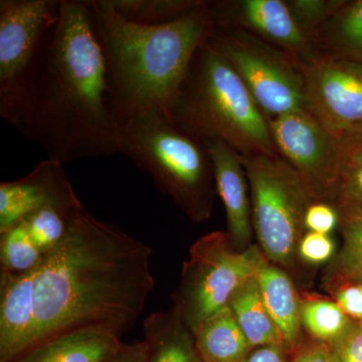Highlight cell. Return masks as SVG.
I'll use <instances>...</instances> for the list:
<instances>
[{
	"label": "cell",
	"instance_id": "obj_32",
	"mask_svg": "<svg viewBox=\"0 0 362 362\" xmlns=\"http://www.w3.org/2000/svg\"><path fill=\"white\" fill-rule=\"evenodd\" d=\"M334 301L347 317L362 323V281L345 283L331 291Z\"/></svg>",
	"mask_w": 362,
	"mask_h": 362
},
{
	"label": "cell",
	"instance_id": "obj_4",
	"mask_svg": "<svg viewBox=\"0 0 362 362\" xmlns=\"http://www.w3.org/2000/svg\"><path fill=\"white\" fill-rule=\"evenodd\" d=\"M166 111L201 139L221 140L242 158L279 154L269 119L209 40L197 51Z\"/></svg>",
	"mask_w": 362,
	"mask_h": 362
},
{
	"label": "cell",
	"instance_id": "obj_36",
	"mask_svg": "<svg viewBox=\"0 0 362 362\" xmlns=\"http://www.w3.org/2000/svg\"><path fill=\"white\" fill-rule=\"evenodd\" d=\"M106 362H147V346L144 341L123 344L121 349Z\"/></svg>",
	"mask_w": 362,
	"mask_h": 362
},
{
	"label": "cell",
	"instance_id": "obj_1",
	"mask_svg": "<svg viewBox=\"0 0 362 362\" xmlns=\"http://www.w3.org/2000/svg\"><path fill=\"white\" fill-rule=\"evenodd\" d=\"M151 257L141 240L81 207L66 237L35 270L30 349L71 331L120 337L134 327L156 286Z\"/></svg>",
	"mask_w": 362,
	"mask_h": 362
},
{
	"label": "cell",
	"instance_id": "obj_8",
	"mask_svg": "<svg viewBox=\"0 0 362 362\" xmlns=\"http://www.w3.org/2000/svg\"><path fill=\"white\" fill-rule=\"evenodd\" d=\"M261 250H235L228 233L214 232L192 245L185 262L173 308L188 329L195 333L206 319L228 306L230 298L256 276Z\"/></svg>",
	"mask_w": 362,
	"mask_h": 362
},
{
	"label": "cell",
	"instance_id": "obj_21",
	"mask_svg": "<svg viewBox=\"0 0 362 362\" xmlns=\"http://www.w3.org/2000/svg\"><path fill=\"white\" fill-rule=\"evenodd\" d=\"M228 306L252 349L271 344L285 346L282 335L264 303L256 276L235 292Z\"/></svg>",
	"mask_w": 362,
	"mask_h": 362
},
{
	"label": "cell",
	"instance_id": "obj_23",
	"mask_svg": "<svg viewBox=\"0 0 362 362\" xmlns=\"http://www.w3.org/2000/svg\"><path fill=\"white\" fill-rule=\"evenodd\" d=\"M354 320L347 317L337 302L307 296L301 299V324L317 342L337 341L349 330Z\"/></svg>",
	"mask_w": 362,
	"mask_h": 362
},
{
	"label": "cell",
	"instance_id": "obj_14",
	"mask_svg": "<svg viewBox=\"0 0 362 362\" xmlns=\"http://www.w3.org/2000/svg\"><path fill=\"white\" fill-rule=\"evenodd\" d=\"M35 270L0 272V362H13L32 346L35 327Z\"/></svg>",
	"mask_w": 362,
	"mask_h": 362
},
{
	"label": "cell",
	"instance_id": "obj_37",
	"mask_svg": "<svg viewBox=\"0 0 362 362\" xmlns=\"http://www.w3.org/2000/svg\"><path fill=\"white\" fill-rule=\"evenodd\" d=\"M359 281H362V279H361V280H359Z\"/></svg>",
	"mask_w": 362,
	"mask_h": 362
},
{
	"label": "cell",
	"instance_id": "obj_27",
	"mask_svg": "<svg viewBox=\"0 0 362 362\" xmlns=\"http://www.w3.org/2000/svg\"><path fill=\"white\" fill-rule=\"evenodd\" d=\"M295 21L313 42L314 35L337 13L344 0H285Z\"/></svg>",
	"mask_w": 362,
	"mask_h": 362
},
{
	"label": "cell",
	"instance_id": "obj_11",
	"mask_svg": "<svg viewBox=\"0 0 362 362\" xmlns=\"http://www.w3.org/2000/svg\"><path fill=\"white\" fill-rule=\"evenodd\" d=\"M307 110L335 135L362 127V66L317 52L302 63Z\"/></svg>",
	"mask_w": 362,
	"mask_h": 362
},
{
	"label": "cell",
	"instance_id": "obj_6",
	"mask_svg": "<svg viewBox=\"0 0 362 362\" xmlns=\"http://www.w3.org/2000/svg\"><path fill=\"white\" fill-rule=\"evenodd\" d=\"M251 187L252 228L264 256L287 267L298 252L312 201L295 169L280 154L242 158Z\"/></svg>",
	"mask_w": 362,
	"mask_h": 362
},
{
	"label": "cell",
	"instance_id": "obj_22",
	"mask_svg": "<svg viewBox=\"0 0 362 362\" xmlns=\"http://www.w3.org/2000/svg\"><path fill=\"white\" fill-rule=\"evenodd\" d=\"M337 207L343 243L327 269L325 280L331 291L362 279V207L350 204H337Z\"/></svg>",
	"mask_w": 362,
	"mask_h": 362
},
{
	"label": "cell",
	"instance_id": "obj_3",
	"mask_svg": "<svg viewBox=\"0 0 362 362\" xmlns=\"http://www.w3.org/2000/svg\"><path fill=\"white\" fill-rule=\"evenodd\" d=\"M88 4L106 59L112 107L121 124L147 109L168 110L195 54L216 28L211 2L162 25L126 21L108 0Z\"/></svg>",
	"mask_w": 362,
	"mask_h": 362
},
{
	"label": "cell",
	"instance_id": "obj_13",
	"mask_svg": "<svg viewBox=\"0 0 362 362\" xmlns=\"http://www.w3.org/2000/svg\"><path fill=\"white\" fill-rule=\"evenodd\" d=\"M82 204L63 164L45 159L20 180L0 183V233L42 207L76 209Z\"/></svg>",
	"mask_w": 362,
	"mask_h": 362
},
{
	"label": "cell",
	"instance_id": "obj_9",
	"mask_svg": "<svg viewBox=\"0 0 362 362\" xmlns=\"http://www.w3.org/2000/svg\"><path fill=\"white\" fill-rule=\"evenodd\" d=\"M209 42L230 62L267 118L307 109L301 61L237 28L216 25Z\"/></svg>",
	"mask_w": 362,
	"mask_h": 362
},
{
	"label": "cell",
	"instance_id": "obj_19",
	"mask_svg": "<svg viewBox=\"0 0 362 362\" xmlns=\"http://www.w3.org/2000/svg\"><path fill=\"white\" fill-rule=\"evenodd\" d=\"M194 335L202 362H240L252 349L228 306L206 319Z\"/></svg>",
	"mask_w": 362,
	"mask_h": 362
},
{
	"label": "cell",
	"instance_id": "obj_31",
	"mask_svg": "<svg viewBox=\"0 0 362 362\" xmlns=\"http://www.w3.org/2000/svg\"><path fill=\"white\" fill-rule=\"evenodd\" d=\"M329 347L333 362H362V323L354 321Z\"/></svg>",
	"mask_w": 362,
	"mask_h": 362
},
{
	"label": "cell",
	"instance_id": "obj_25",
	"mask_svg": "<svg viewBox=\"0 0 362 362\" xmlns=\"http://www.w3.org/2000/svg\"><path fill=\"white\" fill-rule=\"evenodd\" d=\"M0 235L1 271L23 274L39 268L45 255L33 242L23 221Z\"/></svg>",
	"mask_w": 362,
	"mask_h": 362
},
{
	"label": "cell",
	"instance_id": "obj_18",
	"mask_svg": "<svg viewBox=\"0 0 362 362\" xmlns=\"http://www.w3.org/2000/svg\"><path fill=\"white\" fill-rule=\"evenodd\" d=\"M143 333L147 362H202L194 335L175 312H154L145 318Z\"/></svg>",
	"mask_w": 362,
	"mask_h": 362
},
{
	"label": "cell",
	"instance_id": "obj_5",
	"mask_svg": "<svg viewBox=\"0 0 362 362\" xmlns=\"http://www.w3.org/2000/svg\"><path fill=\"white\" fill-rule=\"evenodd\" d=\"M120 153L148 173L192 221L211 216L216 185L209 148L168 111L147 109L126 119Z\"/></svg>",
	"mask_w": 362,
	"mask_h": 362
},
{
	"label": "cell",
	"instance_id": "obj_15",
	"mask_svg": "<svg viewBox=\"0 0 362 362\" xmlns=\"http://www.w3.org/2000/svg\"><path fill=\"white\" fill-rule=\"evenodd\" d=\"M213 162L216 192L225 206L228 233L233 246L245 247L252 233V204L242 157L221 140H204Z\"/></svg>",
	"mask_w": 362,
	"mask_h": 362
},
{
	"label": "cell",
	"instance_id": "obj_16",
	"mask_svg": "<svg viewBox=\"0 0 362 362\" xmlns=\"http://www.w3.org/2000/svg\"><path fill=\"white\" fill-rule=\"evenodd\" d=\"M262 298L277 325L287 349H296L301 339V298L291 278L267 259L264 254L256 272Z\"/></svg>",
	"mask_w": 362,
	"mask_h": 362
},
{
	"label": "cell",
	"instance_id": "obj_12",
	"mask_svg": "<svg viewBox=\"0 0 362 362\" xmlns=\"http://www.w3.org/2000/svg\"><path fill=\"white\" fill-rule=\"evenodd\" d=\"M216 25L251 33L301 61L317 54L283 0H228L211 2Z\"/></svg>",
	"mask_w": 362,
	"mask_h": 362
},
{
	"label": "cell",
	"instance_id": "obj_29",
	"mask_svg": "<svg viewBox=\"0 0 362 362\" xmlns=\"http://www.w3.org/2000/svg\"><path fill=\"white\" fill-rule=\"evenodd\" d=\"M335 245L330 235L308 232L299 243L298 254L303 261L313 265L326 263L333 259Z\"/></svg>",
	"mask_w": 362,
	"mask_h": 362
},
{
	"label": "cell",
	"instance_id": "obj_7",
	"mask_svg": "<svg viewBox=\"0 0 362 362\" xmlns=\"http://www.w3.org/2000/svg\"><path fill=\"white\" fill-rule=\"evenodd\" d=\"M63 0L0 1V117L18 130Z\"/></svg>",
	"mask_w": 362,
	"mask_h": 362
},
{
	"label": "cell",
	"instance_id": "obj_30",
	"mask_svg": "<svg viewBox=\"0 0 362 362\" xmlns=\"http://www.w3.org/2000/svg\"><path fill=\"white\" fill-rule=\"evenodd\" d=\"M340 214L335 204L325 202H314L305 214V230L308 232L330 235L339 226Z\"/></svg>",
	"mask_w": 362,
	"mask_h": 362
},
{
	"label": "cell",
	"instance_id": "obj_28",
	"mask_svg": "<svg viewBox=\"0 0 362 362\" xmlns=\"http://www.w3.org/2000/svg\"><path fill=\"white\" fill-rule=\"evenodd\" d=\"M337 204L362 207V165L342 161L338 180Z\"/></svg>",
	"mask_w": 362,
	"mask_h": 362
},
{
	"label": "cell",
	"instance_id": "obj_24",
	"mask_svg": "<svg viewBox=\"0 0 362 362\" xmlns=\"http://www.w3.org/2000/svg\"><path fill=\"white\" fill-rule=\"evenodd\" d=\"M111 6L131 23L162 25L194 11L202 0H108Z\"/></svg>",
	"mask_w": 362,
	"mask_h": 362
},
{
	"label": "cell",
	"instance_id": "obj_17",
	"mask_svg": "<svg viewBox=\"0 0 362 362\" xmlns=\"http://www.w3.org/2000/svg\"><path fill=\"white\" fill-rule=\"evenodd\" d=\"M123 344L107 331H71L40 343L13 362H106Z\"/></svg>",
	"mask_w": 362,
	"mask_h": 362
},
{
	"label": "cell",
	"instance_id": "obj_33",
	"mask_svg": "<svg viewBox=\"0 0 362 362\" xmlns=\"http://www.w3.org/2000/svg\"><path fill=\"white\" fill-rule=\"evenodd\" d=\"M341 148L342 161L362 165V127L337 135Z\"/></svg>",
	"mask_w": 362,
	"mask_h": 362
},
{
	"label": "cell",
	"instance_id": "obj_34",
	"mask_svg": "<svg viewBox=\"0 0 362 362\" xmlns=\"http://www.w3.org/2000/svg\"><path fill=\"white\" fill-rule=\"evenodd\" d=\"M287 350L282 344L255 347L240 362H287Z\"/></svg>",
	"mask_w": 362,
	"mask_h": 362
},
{
	"label": "cell",
	"instance_id": "obj_20",
	"mask_svg": "<svg viewBox=\"0 0 362 362\" xmlns=\"http://www.w3.org/2000/svg\"><path fill=\"white\" fill-rule=\"evenodd\" d=\"M313 45L321 54L362 66V0L344 1L314 35Z\"/></svg>",
	"mask_w": 362,
	"mask_h": 362
},
{
	"label": "cell",
	"instance_id": "obj_26",
	"mask_svg": "<svg viewBox=\"0 0 362 362\" xmlns=\"http://www.w3.org/2000/svg\"><path fill=\"white\" fill-rule=\"evenodd\" d=\"M82 206H84L82 204L76 209L45 206L28 214L21 221L25 223L30 237L40 251L47 255L66 237L74 216Z\"/></svg>",
	"mask_w": 362,
	"mask_h": 362
},
{
	"label": "cell",
	"instance_id": "obj_10",
	"mask_svg": "<svg viewBox=\"0 0 362 362\" xmlns=\"http://www.w3.org/2000/svg\"><path fill=\"white\" fill-rule=\"evenodd\" d=\"M278 153L301 177L313 202L335 204L342 153L337 135L304 109L269 119Z\"/></svg>",
	"mask_w": 362,
	"mask_h": 362
},
{
	"label": "cell",
	"instance_id": "obj_2",
	"mask_svg": "<svg viewBox=\"0 0 362 362\" xmlns=\"http://www.w3.org/2000/svg\"><path fill=\"white\" fill-rule=\"evenodd\" d=\"M121 130L89 4L63 0L18 131L64 164L120 153Z\"/></svg>",
	"mask_w": 362,
	"mask_h": 362
},
{
	"label": "cell",
	"instance_id": "obj_35",
	"mask_svg": "<svg viewBox=\"0 0 362 362\" xmlns=\"http://www.w3.org/2000/svg\"><path fill=\"white\" fill-rule=\"evenodd\" d=\"M292 362H333L329 345L317 342L298 351Z\"/></svg>",
	"mask_w": 362,
	"mask_h": 362
}]
</instances>
